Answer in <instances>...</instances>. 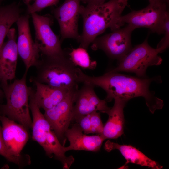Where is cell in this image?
<instances>
[{
	"label": "cell",
	"mask_w": 169,
	"mask_h": 169,
	"mask_svg": "<svg viewBox=\"0 0 169 169\" xmlns=\"http://www.w3.org/2000/svg\"><path fill=\"white\" fill-rule=\"evenodd\" d=\"M81 0H65L52 13L59 24L61 41L72 38L79 42L80 35L78 32V21Z\"/></svg>",
	"instance_id": "cell-11"
},
{
	"label": "cell",
	"mask_w": 169,
	"mask_h": 169,
	"mask_svg": "<svg viewBox=\"0 0 169 169\" xmlns=\"http://www.w3.org/2000/svg\"><path fill=\"white\" fill-rule=\"evenodd\" d=\"M65 136L69 142V146H64L66 152L70 150L97 152L100 150L103 142L105 140L101 135H87L76 124L67 130Z\"/></svg>",
	"instance_id": "cell-16"
},
{
	"label": "cell",
	"mask_w": 169,
	"mask_h": 169,
	"mask_svg": "<svg viewBox=\"0 0 169 169\" xmlns=\"http://www.w3.org/2000/svg\"><path fill=\"white\" fill-rule=\"evenodd\" d=\"M164 36L158 44L156 49L160 53L163 51L167 49L169 45V16L166 18L164 27Z\"/></svg>",
	"instance_id": "cell-25"
},
{
	"label": "cell",
	"mask_w": 169,
	"mask_h": 169,
	"mask_svg": "<svg viewBox=\"0 0 169 169\" xmlns=\"http://www.w3.org/2000/svg\"><path fill=\"white\" fill-rule=\"evenodd\" d=\"M89 115L92 125V133L101 135L103 131L104 125L101 119L100 113L96 111Z\"/></svg>",
	"instance_id": "cell-24"
},
{
	"label": "cell",
	"mask_w": 169,
	"mask_h": 169,
	"mask_svg": "<svg viewBox=\"0 0 169 169\" xmlns=\"http://www.w3.org/2000/svg\"><path fill=\"white\" fill-rule=\"evenodd\" d=\"M27 72L25 71L20 79L1 85L6 102L0 104V114L18 122L28 131L32 128V120L29 105L31 87L26 82Z\"/></svg>",
	"instance_id": "cell-5"
},
{
	"label": "cell",
	"mask_w": 169,
	"mask_h": 169,
	"mask_svg": "<svg viewBox=\"0 0 169 169\" xmlns=\"http://www.w3.org/2000/svg\"><path fill=\"white\" fill-rule=\"evenodd\" d=\"M129 0H110L99 5H81L80 14L83 20V30L79 42L87 49L97 36L108 28L117 29V21Z\"/></svg>",
	"instance_id": "cell-2"
},
{
	"label": "cell",
	"mask_w": 169,
	"mask_h": 169,
	"mask_svg": "<svg viewBox=\"0 0 169 169\" xmlns=\"http://www.w3.org/2000/svg\"><path fill=\"white\" fill-rule=\"evenodd\" d=\"M104 148L108 152L117 149L126 160V163H134L154 169H161L162 166L157 162L147 157L136 148L129 145H120L108 140L105 143Z\"/></svg>",
	"instance_id": "cell-19"
},
{
	"label": "cell",
	"mask_w": 169,
	"mask_h": 169,
	"mask_svg": "<svg viewBox=\"0 0 169 169\" xmlns=\"http://www.w3.org/2000/svg\"><path fill=\"white\" fill-rule=\"evenodd\" d=\"M68 54L76 66L90 69H94L96 67V62L91 60L87 50L82 47L72 49Z\"/></svg>",
	"instance_id": "cell-21"
},
{
	"label": "cell",
	"mask_w": 169,
	"mask_h": 169,
	"mask_svg": "<svg viewBox=\"0 0 169 169\" xmlns=\"http://www.w3.org/2000/svg\"><path fill=\"white\" fill-rule=\"evenodd\" d=\"M35 31V42L41 55L49 56L64 53L61 41L52 31L53 19L49 15H41L36 13L31 14Z\"/></svg>",
	"instance_id": "cell-9"
},
{
	"label": "cell",
	"mask_w": 169,
	"mask_h": 169,
	"mask_svg": "<svg viewBox=\"0 0 169 169\" xmlns=\"http://www.w3.org/2000/svg\"><path fill=\"white\" fill-rule=\"evenodd\" d=\"M149 3H167L168 0H148Z\"/></svg>",
	"instance_id": "cell-28"
},
{
	"label": "cell",
	"mask_w": 169,
	"mask_h": 169,
	"mask_svg": "<svg viewBox=\"0 0 169 169\" xmlns=\"http://www.w3.org/2000/svg\"><path fill=\"white\" fill-rule=\"evenodd\" d=\"M76 92L73 110V121L92 112L100 111L106 113L110 109L107 102L100 99L96 94L95 86L87 82L83 83Z\"/></svg>",
	"instance_id": "cell-13"
},
{
	"label": "cell",
	"mask_w": 169,
	"mask_h": 169,
	"mask_svg": "<svg viewBox=\"0 0 169 169\" xmlns=\"http://www.w3.org/2000/svg\"><path fill=\"white\" fill-rule=\"evenodd\" d=\"M0 155L9 161L19 166L27 165L30 163L29 156H16L11 154L7 150L3 140L2 127L0 125Z\"/></svg>",
	"instance_id": "cell-22"
},
{
	"label": "cell",
	"mask_w": 169,
	"mask_h": 169,
	"mask_svg": "<svg viewBox=\"0 0 169 169\" xmlns=\"http://www.w3.org/2000/svg\"><path fill=\"white\" fill-rule=\"evenodd\" d=\"M36 0H23V2L27 6V7L29 6L30 4V3L32 1H35Z\"/></svg>",
	"instance_id": "cell-29"
},
{
	"label": "cell",
	"mask_w": 169,
	"mask_h": 169,
	"mask_svg": "<svg viewBox=\"0 0 169 169\" xmlns=\"http://www.w3.org/2000/svg\"><path fill=\"white\" fill-rule=\"evenodd\" d=\"M0 49V82L1 85L8 84L15 77L18 54L16 30L11 28Z\"/></svg>",
	"instance_id": "cell-14"
},
{
	"label": "cell",
	"mask_w": 169,
	"mask_h": 169,
	"mask_svg": "<svg viewBox=\"0 0 169 169\" xmlns=\"http://www.w3.org/2000/svg\"><path fill=\"white\" fill-rule=\"evenodd\" d=\"M106 0H81L83 3L87 5H99L105 2Z\"/></svg>",
	"instance_id": "cell-27"
},
{
	"label": "cell",
	"mask_w": 169,
	"mask_h": 169,
	"mask_svg": "<svg viewBox=\"0 0 169 169\" xmlns=\"http://www.w3.org/2000/svg\"><path fill=\"white\" fill-rule=\"evenodd\" d=\"M79 77L80 83H90L103 89L106 93L105 99L106 102L116 98L127 102L132 98L141 97L144 98L151 113L163 107V100L156 96L155 93L149 89V86L153 81L161 82L160 77H136L109 70L100 76H90L80 70Z\"/></svg>",
	"instance_id": "cell-1"
},
{
	"label": "cell",
	"mask_w": 169,
	"mask_h": 169,
	"mask_svg": "<svg viewBox=\"0 0 169 169\" xmlns=\"http://www.w3.org/2000/svg\"><path fill=\"white\" fill-rule=\"evenodd\" d=\"M135 29L127 25L112 31L111 33L97 37L91 43L93 50L100 49L111 59L118 61L123 58L133 48L131 37Z\"/></svg>",
	"instance_id": "cell-8"
},
{
	"label": "cell",
	"mask_w": 169,
	"mask_h": 169,
	"mask_svg": "<svg viewBox=\"0 0 169 169\" xmlns=\"http://www.w3.org/2000/svg\"><path fill=\"white\" fill-rule=\"evenodd\" d=\"M0 1V49L12 25L16 23L22 12L19 4L16 2L5 6Z\"/></svg>",
	"instance_id": "cell-20"
},
{
	"label": "cell",
	"mask_w": 169,
	"mask_h": 169,
	"mask_svg": "<svg viewBox=\"0 0 169 169\" xmlns=\"http://www.w3.org/2000/svg\"><path fill=\"white\" fill-rule=\"evenodd\" d=\"M41 56L35 66L36 74L31 78V82L73 91L78 90L79 68L72 62L65 51L62 54Z\"/></svg>",
	"instance_id": "cell-3"
},
{
	"label": "cell",
	"mask_w": 169,
	"mask_h": 169,
	"mask_svg": "<svg viewBox=\"0 0 169 169\" xmlns=\"http://www.w3.org/2000/svg\"><path fill=\"white\" fill-rule=\"evenodd\" d=\"M5 145L12 155L21 156V152L29 139L28 131L22 125L5 116L0 115Z\"/></svg>",
	"instance_id": "cell-15"
},
{
	"label": "cell",
	"mask_w": 169,
	"mask_h": 169,
	"mask_svg": "<svg viewBox=\"0 0 169 169\" xmlns=\"http://www.w3.org/2000/svg\"><path fill=\"white\" fill-rule=\"evenodd\" d=\"M4 96L3 92V90L0 88V101L1 100L3 97Z\"/></svg>",
	"instance_id": "cell-30"
},
{
	"label": "cell",
	"mask_w": 169,
	"mask_h": 169,
	"mask_svg": "<svg viewBox=\"0 0 169 169\" xmlns=\"http://www.w3.org/2000/svg\"><path fill=\"white\" fill-rule=\"evenodd\" d=\"M2 0H0V1H1Z\"/></svg>",
	"instance_id": "cell-31"
},
{
	"label": "cell",
	"mask_w": 169,
	"mask_h": 169,
	"mask_svg": "<svg viewBox=\"0 0 169 169\" xmlns=\"http://www.w3.org/2000/svg\"><path fill=\"white\" fill-rule=\"evenodd\" d=\"M33 82L36 88L34 92L35 100L39 108L44 111L56 105L71 92L77 91L53 87L36 81Z\"/></svg>",
	"instance_id": "cell-18"
},
{
	"label": "cell",
	"mask_w": 169,
	"mask_h": 169,
	"mask_svg": "<svg viewBox=\"0 0 169 169\" xmlns=\"http://www.w3.org/2000/svg\"><path fill=\"white\" fill-rule=\"evenodd\" d=\"M76 91L71 92L52 108L45 111L44 115L57 137L64 146L65 134L73 121V110Z\"/></svg>",
	"instance_id": "cell-10"
},
{
	"label": "cell",
	"mask_w": 169,
	"mask_h": 169,
	"mask_svg": "<svg viewBox=\"0 0 169 169\" xmlns=\"http://www.w3.org/2000/svg\"><path fill=\"white\" fill-rule=\"evenodd\" d=\"M75 121L84 133L86 134L92 133V127L89 114L80 117Z\"/></svg>",
	"instance_id": "cell-26"
},
{
	"label": "cell",
	"mask_w": 169,
	"mask_h": 169,
	"mask_svg": "<svg viewBox=\"0 0 169 169\" xmlns=\"http://www.w3.org/2000/svg\"><path fill=\"white\" fill-rule=\"evenodd\" d=\"M114 100L113 106L106 113L108 115V118L101 134L105 140L117 139L124 133L123 110L127 101L118 98Z\"/></svg>",
	"instance_id": "cell-17"
},
{
	"label": "cell",
	"mask_w": 169,
	"mask_h": 169,
	"mask_svg": "<svg viewBox=\"0 0 169 169\" xmlns=\"http://www.w3.org/2000/svg\"><path fill=\"white\" fill-rule=\"evenodd\" d=\"M29 15H21L16 23L18 36L17 42L18 54L25 65V71L35 66L39 59L40 52L32 39L29 23Z\"/></svg>",
	"instance_id": "cell-12"
},
{
	"label": "cell",
	"mask_w": 169,
	"mask_h": 169,
	"mask_svg": "<svg viewBox=\"0 0 169 169\" xmlns=\"http://www.w3.org/2000/svg\"><path fill=\"white\" fill-rule=\"evenodd\" d=\"M59 0H36L31 5L27 7L26 14L39 12L45 8L53 6H56Z\"/></svg>",
	"instance_id": "cell-23"
},
{
	"label": "cell",
	"mask_w": 169,
	"mask_h": 169,
	"mask_svg": "<svg viewBox=\"0 0 169 169\" xmlns=\"http://www.w3.org/2000/svg\"><path fill=\"white\" fill-rule=\"evenodd\" d=\"M167 8L166 3H149L144 8L121 15L118 20L117 28L126 23L135 29L146 28L152 32L163 34L165 23L169 16Z\"/></svg>",
	"instance_id": "cell-6"
},
{
	"label": "cell",
	"mask_w": 169,
	"mask_h": 169,
	"mask_svg": "<svg viewBox=\"0 0 169 169\" xmlns=\"http://www.w3.org/2000/svg\"><path fill=\"white\" fill-rule=\"evenodd\" d=\"M147 38L141 44L135 46L122 59L118 61L115 68L109 71L134 73L137 77H146V71L150 66L158 65L162 59L156 49L149 44Z\"/></svg>",
	"instance_id": "cell-7"
},
{
	"label": "cell",
	"mask_w": 169,
	"mask_h": 169,
	"mask_svg": "<svg viewBox=\"0 0 169 169\" xmlns=\"http://www.w3.org/2000/svg\"><path fill=\"white\" fill-rule=\"evenodd\" d=\"M29 97V107L32 116V139L43 148L49 158L54 157L61 163L63 168L69 169L74 161L72 156H67L64 146L60 143L34 97V90L31 89Z\"/></svg>",
	"instance_id": "cell-4"
}]
</instances>
